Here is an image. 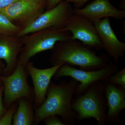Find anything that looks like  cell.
I'll return each mask as SVG.
<instances>
[{
    "mask_svg": "<svg viewBox=\"0 0 125 125\" xmlns=\"http://www.w3.org/2000/svg\"><path fill=\"white\" fill-rule=\"evenodd\" d=\"M45 9L33 0H18L0 10V13L23 29L38 18Z\"/></svg>",
    "mask_w": 125,
    "mask_h": 125,
    "instance_id": "cell-8",
    "label": "cell"
},
{
    "mask_svg": "<svg viewBox=\"0 0 125 125\" xmlns=\"http://www.w3.org/2000/svg\"><path fill=\"white\" fill-rule=\"evenodd\" d=\"M73 10L70 3L62 0L55 7L44 11L31 24L22 29L18 37L20 38L51 27L62 29L73 14Z\"/></svg>",
    "mask_w": 125,
    "mask_h": 125,
    "instance_id": "cell-7",
    "label": "cell"
},
{
    "mask_svg": "<svg viewBox=\"0 0 125 125\" xmlns=\"http://www.w3.org/2000/svg\"><path fill=\"white\" fill-rule=\"evenodd\" d=\"M64 63L51 68L40 69L35 67L33 62L30 61L27 62L25 68L32 78L34 86V107H38L44 102L52 78L58 68Z\"/></svg>",
    "mask_w": 125,
    "mask_h": 125,
    "instance_id": "cell-10",
    "label": "cell"
},
{
    "mask_svg": "<svg viewBox=\"0 0 125 125\" xmlns=\"http://www.w3.org/2000/svg\"><path fill=\"white\" fill-rule=\"evenodd\" d=\"M106 81L112 84L120 85L125 89V67L111 75Z\"/></svg>",
    "mask_w": 125,
    "mask_h": 125,
    "instance_id": "cell-18",
    "label": "cell"
},
{
    "mask_svg": "<svg viewBox=\"0 0 125 125\" xmlns=\"http://www.w3.org/2000/svg\"><path fill=\"white\" fill-rule=\"evenodd\" d=\"M3 84L0 85V119L4 116L7 111V109L5 108L3 105L2 95L3 94Z\"/></svg>",
    "mask_w": 125,
    "mask_h": 125,
    "instance_id": "cell-20",
    "label": "cell"
},
{
    "mask_svg": "<svg viewBox=\"0 0 125 125\" xmlns=\"http://www.w3.org/2000/svg\"><path fill=\"white\" fill-rule=\"evenodd\" d=\"M62 0H47L46 7V10L54 8Z\"/></svg>",
    "mask_w": 125,
    "mask_h": 125,
    "instance_id": "cell-22",
    "label": "cell"
},
{
    "mask_svg": "<svg viewBox=\"0 0 125 125\" xmlns=\"http://www.w3.org/2000/svg\"><path fill=\"white\" fill-rule=\"evenodd\" d=\"M6 65H5L2 62H1L0 61V68L4 70L5 67Z\"/></svg>",
    "mask_w": 125,
    "mask_h": 125,
    "instance_id": "cell-27",
    "label": "cell"
},
{
    "mask_svg": "<svg viewBox=\"0 0 125 125\" xmlns=\"http://www.w3.org/2000/svg\"></svg>",
    "mask_w": 125,
    "mask_h": 125,
    "instance_id": "cell-28",
    "label": "cell"
},
{
    "mask_svg": "<svg viewBox=\"0 0 125 125\" xmlns=\"http://www.w3.org/2000/svg\"><path fill=\"white\" fill-rule=\"evenodd\" d=\"M104 93L108 109L106 122H118L120 113L125 108V89L120 85L106 81Z\"/></svg>",
    "mask_w": 125,
    "mask_h": 125,
    "instance_id": "cell-14",
    "label": "cell"
},
{
    "mask_svg": "<svg viewBox=\"0 0 125 125\" xmlns=\"http://www.w3.org/2000/svg\"><path fill=\"white\" fill-rule=\"evenodd\" d=\"M104 89L105 82L97 81L82 93L75 95L72 107L79 120L93 118L99 125H105L107 105L104 97Z\"/></svg>",
    "mask_w": 125,
    "mask_h": 125,
    "instance_id": "cell-3",
    "label": "cell"
},
{
    "mask_svg": "<svg viewBox=\"0 0 125 125\" xmlns=\"http://www.w3.org/2000/svg\"><path fill=\"white\" fill-rule=\"evenodd\" d=\"M118 65L110 62L101 69L87 71L78 70L65 63L58 68L53 75L55 80L61 77L70 76L79 84L77 87L75 95L82 93L90 85L98 81L106 82L111 75L119 71Z\"/></svg>",
    "mask_w": 125,
    "mask_h": 125,
    "instance_id": "cell-5",
    "label": "cell"
},
{
    "mask_svg": "<svg viewBox=\"0 0 125 125\" xmlns=\"http://www.w3.org/2000/svg\"><path fill=\"white\" fill-rule=\"evenodd\" d=\"M103 49L112 57L115 63L124 55L125 43L117 37L112 29L109 18L107 17L94 22Z\"/></svg>",
    "mask_w": 125,
    "mask_h": 125,
    "instance_id": "cell-11",
    "label": "cell"
},
{
    "mask_svg": "<svg viewBox=\"0 0 125 125\" xmlns=\"http://www.w3.org/2000/svg\"><path fill=\"white\" fill-rule=\"evenodd\" d=\"M42 121L46 125H65L56 115L47 117Z\"/></svg>",
    "mask_w": 125,
    "mask_h": 125,
    "instance_id": "cell-19",
    "label": "cell"
},
{
    "mask_svg": "<svg viewBox=\"0 0 125 125\" xmlns=\"http://www.w3.org/2000/svg\"><path fill=\"white\" fill-rule=\"evenodd\" d=\"M28 75L25 66L18 61L16 69L11 74L1 76L4 87L3 105L6 109H8L13 103L22 98L34 102L33 90L29 85L27 81Z\"/></svg>",
    "mask_w": 125,
    "mask_h": 125,
    "instance_id": "cell-6",
    "label": "cell"
},
{
    "mask_svg": "<svg viewBox=\"0 0 125 125\" xmlns=\"http://www.w3.org/2000/svg\"><path fill=\"white\" fill-rule=\"evenodd\" d=\"M67 2L73 3L75 8L80 9L89 0H65Z\"/></svg>",
    "mask_w": 125,
    "mask_h": 125,
    "instance_id": "cell-21",
    "label": "cell"
},
{
    "mask_svg": "<svg viewBox=\"0 0 125 125\" xmlns=\"http://www.w3.org/2000/svg\"><path fill=\"white\" fill-rule=\"evenodd\" d=\"M50 63L55 66L62 63L77 66L87 71L101 69L111 62L105 54L98 56L90 48L76 40L57 42L51 49Z\"/></svg>",
    "mask_w": 125,
    "mask_h": 125,
    "instance_id": "cell-2",
    "label": "cell"
},
{
    "mask_svg": "<svg viewBox=\"0 0 125 125\" xmlns=\"http://www.w3.org/2000/svg\"><path fill=\"white\" fill-rule=\"evenodd\" d=\"M18 107V104L15 102L10 106L7 111L0 119V125H12L14 114Z\"/></svg>",
    "mask_w": 125,
    "mask_h": 125,
    "instance_id": "cell-17",
    "label": "cell"
},
{
    "mask_svg": "<svg viewBox=\"0 0 125 125\" xmlns=\"http://www.w3.org/2000/svg\"><path fill=\"white\" fill-rule=\"evenodd\" d=\"M23 46L18 36L0 35V60H4L6 64L3 76L10 75L16 69L18 56Z\"/></svg>",
    "mask_w": 125,
    "mask_h": 125,
    "instance_id": "cell-13",
    "label": "cell"
},
{
    "mask_svg": "<svg viewBox=\"0 0 125 125\" xmlns=\"http://www.w3.org/2000/svg\"><path fill=\"white\" fill-rule=\"evenodd\" d=\"M22 29L13 24L6 16L0 13V35L18 36Z\"/></svg>",
    "mask_w": 125,
    "mask_h": 125,
    "instance_id": "cell-16",
    "label": "cell"
},
{
    "mask_svg": "<svg viewBox=\"0 0 125 125\" xmlns=\"http://www.w3.org/2000/svg\"><path fill=\"white\" fill-rule=\"evenodd\" d=\"M79 84L72 78L68 83L62 81L59 84L51 81L45 101L40 106L34 107V125L53 115L61 116L65 125H74L77 114L72 109V103Z\"/></svg>",
    "mask_w": 125,
    "mask_h": 125,
    "instance_id": "cell-1",
    "label": "cell"
},
{
    "mask_svg": "<svg viewBox=\"0 0 125 125\" xmlns=\"http://www.w3.org/2000/svg\"><path fill=\"white\" fill-rule=\"evenodd\" d=\"M18 107L14 114L13 125H32L34 124L33 101L25 98L18 100Z\"/></svg>",
    "mask_w": 125,
    "mask_h": 125,
    "instance_id": "cell-15",
    "label": "cell"
},
{
    "mask_svg": "<svg viewBox=\"0 0 125 125\" xmlns=\"http://www.w3.org/2000/svg\"><path fill=\"white\" fill-rule=\"evenodd\" d=\"M63 29L71 33L72 40H80L90 48L103 49L94 23L82 16L73 14Z\"/></svg>",
    "mask_w": 125,
    "mask_h": 125,
    "instance_id": "cell-9",
    "label": "cell"
},
{
    "mask_svg": "<svg viewBox=\"0 0 125 125\" xmlns=\"http://www.w3.org/2000/svg\"><path fill=\"white\" fill-rule=\"evenodd\" d=\"M18 0H0V10L8 7Z\"/></svg>",
    "mask_w": 125,
    "mask_h": 125,
    "instance_id": "cell-23",
    "label": "cell"
},
{
    "mask_svg": "<svg viewBox=\"0 0 125 125\" xmlns=\"http://www.w3.org/2000/svg\"><path fill=\"white\" fill-rule=\"evenodd\" d=\"M70 31L52 27L26 34L20 38L23 46L18 62L25 66L30 58L42 52L51 50L59 41L71 39Z\"/></svg>",
    "mask_w": 125,
    "mask_h": 125,
    "instance_id": "cell-4",
    "label": "cell"
},
{
    "mask_svg": "<svg viewBox=\"0 0 125 125\" xmlns=\"http://www.w3.org/2000/svg\"><path fill=\"white\" fill-rule=\"evenodd\" d=\"M43 8H46L47 0H33Z\"/></svg>",
    "mask_w": 125,
    "mask_h": 125,
    "instance_id": "cell-24",
    "label": "cell"
},
{
    "mask_svg": "<svg viewBox=\"0 0 125 125\" xmlns=\"http://www.w3.org/2000/svg\"><path fill=\"white\" fill-rule=\"evenodd\" d=\"M73 13L82 16L93 23L107 17L119 20L125 18V10L114 7L109 0H94L83 9L74 8Z\"/></svg>",
    "mask_w": 125,
    "mask_h": 125,
    "instance_id": "cell-12",
    "label": "cell"
},
{
    "mask_svg": "<svg viewBox=\"0 0 125 125\" xmlns=\"http://www.w3.org/2000/svg\"><path fill=\"white\" fill-rule=\"evenodd\" d=\"M4 73V70L0 68V84H2L1 78L2 75Z\"/></svg>",
    "mask_w": 125,
    "mask_h": 125,
    "instance_id": "cell-26",
    "label": "cell"
},
{
    "mask_svg": "<svg viewBox=\"0 0 125 125\" xmlns=\"http://www.w3.org/2000/svg\"><path fill=\"white\" fill-rule=\"evenodd\" d=\"M125 0H121L120 3V7L122 9V10H125V2L124 3Z\"/></svg>",
    "mask_w": 125,
    "mask_h": 125,
    "instance_id": "cell-25",
    "label": "cell"
}]
</instances>
